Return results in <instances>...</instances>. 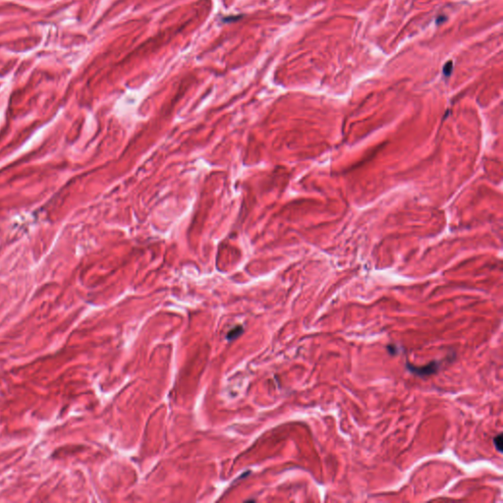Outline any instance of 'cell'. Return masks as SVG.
<instances>
[{"instance_id": "4", "label": "cell", "mask_w": 503, "mask_h": 503, "mask_svg": "<svg viewBox=\"0 0 503 503\" xmlns=\"http://www.w3.org/2000/svg\"><path fill=\"white\" fill-rule=\"evenodd\" d=\"M452 68H453V64H452V61L446 62V64L444 65V75H445V76H449V75L451 74Z\"/></svg>"}, {"instance_id": "2", "label": "cell", "mask_w": 503, "mask_h": 503, "mask_svg": "<svg viewBox=\"0 0 503 503\" xmlns=\"http://www.w3.org/2000/svg\"><path fill=\"white\" fill-rule=\"evenodd\" d=\"M242 331H243V328H242L241 326H237L236 328L232 329V330L228 333L227 338H228L229 340H231V339H235V338H236L239 334H241V333H242Z\"/></svg>"}, {"instance_id": "1", "label": "cell", "mask_w": 503, "mask_h": 503, "mask_svg": "<svg viewBox=\"0 0 503 503\" xmlns=\"http://www.w3.org/2000/svg\"><path fill=\"white\" fill-rule=\"evenodd\" d=\"M439 366H440V363L433 362V363H431V364H429L428 366H425V367H414L412 365H408L407 368L409 369L410 372L414 373L415 375H418V376H429V375L435 374L439 370Z\"/></svg>"}, {"instance_id": "3", "label": "cell", "mask_w": 503, "mask_h": 503, "mask_svg": "<svg viewBox=\"0 0 503 503\" xmlns=\"http://www.w3.org/2000/svg\"><path fill=\"white\" fill-rule=\"evenodd\" d=\"M495 445L496 448L502 452L503 451V435H499L497 438H495Z\"/></svg>"}]
</instances>
